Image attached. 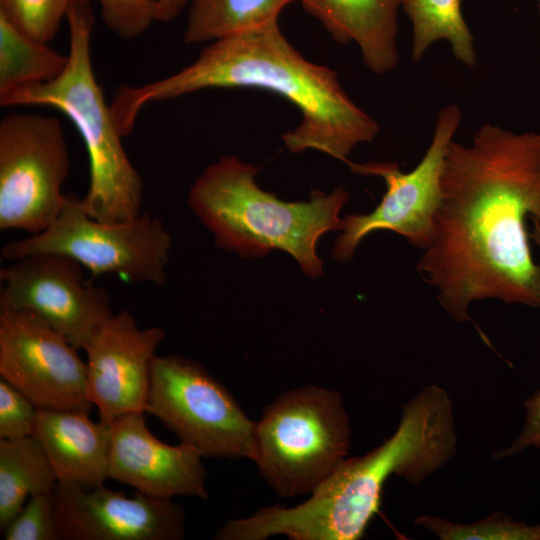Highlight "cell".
<instances>
[{
  "instance_id": "1",
  "label": "cell",
  "mask_w": 540,
  "mask_h": 540,
  "mask_svg": "<svg viewBox=\"0 0 540 540\" xmlns=\"http://www.w3.org/2000/svg\"><path fill=\"white\" fill-rule=\"evenodd\" d=\"M530 217L540 218V132L485 123L470 145L450 142L434 236L416 269L455 321H472L478 300L540 307Z\"/></svg>"
},
{
  "instance_id": "2",
  "label": "cell",
  "mask_w": 540,
  "mask_h": 540,
  "mask_svg": "<svg viewBox=\"0 0 540 540\" xmlns=\"http://www.w3.org/2000/svg\"><path fill=\"white\" fill-rule=\"evenodd\" d=\"M208 88H258L291 102L301 115L282 136L292 153L316 150L347 164L352 150L373 141L380 130L347 95L334 70L307 60L291 45L278 19L212 41L193 63L170 76L121 86L110 108L127 136L147 104Z\"/></svg>"
},
{
  "instance_id": "3",
  "label": "cell",
  "mask_w": 540,
  "mask_h": 540,
  "mask_svg": "<svg viewBox=\"0 0 540 540\" xmlns=\"http://www.w3.org/2000/svg\"><path fill=\"white\" fill-rule=\"evenodd\" d=\"M458 437L448 393L424 387L402 411L393 435L367 454L345 458L296 505L295 518L313 540H358L378 512L391 475L420 484L455 456Z\"/></svg>"
},
{
  "instance_id": "4",
  "label": "cell",
  "mask_w": 540,
  "mask_h": 540,
  "mask_svg": "<svg viewBox=\"0 0 540 540\" xmlns=\"http://www.w3.org/2000/svg\"><path fill=\"white\" fill-rule=\"evenodd\" d=\"M258 169L233 156L209 165L189 190L188 205L213 234L218 247L243 257L278 249L290 254L312 278L322 275L316 247L320 237L342 230L340 211L349 201L338 186L325 194L314 190L308 201L285 202L260 188Z\"/></svg>"
},
{
  "instance_id": "5",
  "label": "cell",
  "mask_w": 540,
  "mask_h": 540,
  "mask_svg": "<svg viewBox=\"0 0 540 540\" xmlns=\"http://www.w3.org/2000/svg\"><path fill=\"white\" fill-rule=\"evenodd\" d=\"M68 63L55 79L21 86L0 97L1 107L49 106L61 111L79 131L89 158L84 210L102 222H119L141 214L143 180L130 161L99 86L91 60L94 27L92 3L70 0Z\"/></svg>"
},
{
  "instance_id": "6",
  "label": "cell",
  "mask_w": 540,
  "mask_h": 540,
  "mask_svg": "<svg viewBox=\"0 0 540 540\" xmlns=\"http://www.w3.org/2000/svg\"><path fill=\"white\" fill-rule=\"evenodd\" d=\"M351 424L341 394L304 385L266 406L255 428L253 462L283 498L311 493L347 458Z\"/></svg>"
},
{
  "instance_id": "7",
  "label": "cell",
  "mask_w": 540,
  "mask_h": 540,
  "mask_svg": "<svg viewBox=\"0 0 540 540\" xmlns=\"http://www.w3.org/2000/svg\"><path fill=\"white\" fill-rule=\"evenodd\" d=\"M170 249V234L159 218L141 213L126 221H98L84 210L80 198L66 194L46 230L5 244L1 256L14 261L58 253L79 262L92 277L115 274L129 282L163 286Z\"/></svg>"
},
{
  "instance_id": "8",
  "label": "cell",
  "mask_w": 540,
  "mask_h": 540,
  "mask_svg": "<svg viewBox=\"0 0 540 540\" xmlns=\"http://www.w3.org/2000/svg\"><path fill=\"white\" fill-rule=\"evenodd\" d=\"M146 412L203 457L254 459L256 421L197 361L156 355Z\"/></svg>"
},
{
  "instance_id": "9",
  "label": "cell",
  "mask_w": 540,
  "mask_h": 540,
  "mask_svg": "<svg viewBox=\"0 0 540 540\" xmlns=\"http://www.w3.org/2000/svg\"><path fill=\"white\" fill-rule=\"evenodd\" d=\"M70 155L56 117L10 113L0 121V230L38 234L59 215Z\"/></svg>"
},
{
  "instance_id": "10",
  "label": "cell",
  "mask_w": 540,
  "mask_h": 540,
  "mask_svg": "<svg viewBox=\"0 0 540 540\" xmlns=\"http://www.w3.org/2000/svg\"><path fill=\"white\" fill-rule=\"evenodd\" d=\"M461 119L462 111L455 104L439 110L431 143L409 172L401 171L398 164L391 162L347 163L356 174L381 177L386 193L372 212L343 218V232L332 250L338 262L350 260L360 242L379 230L393 231L422 250L430 245L441 200L444 157Z\"/></svg>"
},
{
  "instance_id": "11",
  "label": "cell",
  "mask_w": 540,
  "mask_h": 540,
  "mask_svg": "<svg viewBox=\"0 0 540 540\" xmlns=\"http://www.w3.org/2000/svg\"><path fill=\"white\" fill-rule=\"evenodd\" d=\"M85 268L58 253L14 260L0 271V309L29 311L84 349L114 313L108 291L85 279Z\"/></svg>"
},
{
  "instance_id": "12",
  "label": "cell",
  "mask_w": 540,
  "mask_h": 540,
  "mask_svg": "<svg viewBox=\"0 0 540 540\" xmlns=\"http://www.w3.org/2000/svg\"><path fill=\"white\" fill-rule=\"evenodd\" d=\"M0 378L38 409L89 412L93 405L77 348L29 311L0 309Z\"/></svg>"
},
{
  "instance_id": "13",
  "label": "cell",
  "mask_w": 540,
  "mask_h": 540,
  "mask_svg": "<svg viewBox=\"0 0 540 540\" xmlns=\"http://www.w3.org/2000/svg\"><path fill=\"white\" fill-rule=\"evenodd\" d=\"M56 525L61 540H181L183 508L172 499L139 491L127 497L99 485L86 489L57 483Z\"/></svg>"
},
{
  "instance_id": "14",
  "label": "cell",
  "mask_w": 540,
  "mask_h": 540,
  "mask_svg": "<svg viewBox=\"0 0 540 540\" xmlns=\"http://www.w3.org/2000/svg\"><path fill=\"white\" fill-rule=\"evenodd\" d=\"M164 337L160 327L140 329L127 310L98 328L84 350L88 397L101 421L146 412L152 362Z\"/></svg>"
},
{
  "instance_id": "15",
  "label": "cell",
  "mask_w": 540,
  "mask_h": 540,
  "mask_svg": "<svg viewBox=\"0 0 540 540\" xmlns=\"http://www.w3.org/2000/svg\"><path fill=\"white\" fill-rule=\"evenodd\" d=\"M110 425V479L157 498H208L203 456L196 449L183 442H161L146 426L143 413L121 416Z\"/></svg>"
},
{
  "instance_id": "16",
  "label": "cell",
  "mask_w": 540,
  "mask_h": 540,
  "mask_svg": "<svg viewBox=\"0 0 540 540\" xmlns=\"http://www.w3.org/2000/svg\"><path fill=\"white\" fill-rule=\"evenodd\" d=\"M42 445L58 483L92 489L109 478L111 425L88 412L38 409L32 434Z\"/></svg>"
},
{
  "instance_id": "17",
  "label": "cell",
  "mask_w": 540,
  "mask_h": 540,
  "mask_svg": "<svg viewBox=\"0 0 540 540\" xmlns=\"http://www.w3.org/2000/svg\"><path fill=\"white\" fill-rule=\"evenodd\" d=\"M340 44L354 42L375 74L398 62L397 13L401 0H297Z\"/></svg>"
},
{
  "instance_id": "18",
  "label": "cell",
  "mask_w": 540,
  "mask_h": 540,
  "mask_svg": "<svg viewBox=\"0 0 540 540\" xmlns=\"http://www.w3.org/2000/svg\"><path fill=\"white\" fill-rule=\"evenodd\" d=\"M58 483L40 442L33 436L0 439V527L3 530L35 493Z\"/></svg>"
},
{
  "instance_id": "19",
  "label": "cell",
  "mask_w": 540,
  "mask_h": 540,
  "mask_svg": "<svg viewBox=\"0 0 540 540\" xmlns=\"http://www.w3.org/2000/svg\"><path fill=\"white\" fill-rule=\"evenodd\" d=\"M297 0H189L183 39L187 44L215 41L278 19Z\"/></svg>"
},
{
  "instance_id": "20",
  "label": "cell",
  "mask_w": 540,
  "mask_h": 540,
  "mask_svg": "<svg viewBox=\"0 0 540 540\" xmlns=\"http://www.w3.org/2000/svg\"><path fill=\"white\" fill-rule=\"evenodd\" d=\"M412 23V59L419 61L438 40L449 42L454 57L473 67L476 51L473 35L462 15L461 0H401Z\"/></svg>"
},
{
  "instance_id": "21",
  "label": "cell",
  "mask_w": 540,
  "mask_h": 540,
  "mask_svg": "<svg viewBox=\"0 0 540 540\" xmlns=\"http://www.w3.org/2000/svg\"><path fill=\"white\" fill-rule=\"evenodd\" d=\"M67 63L68 55L29 37L0 13V97L24 85L55 79Z\"/></svg>"
},
{
  "instance_id": "22",
  "label": "cell",
  "mask_w": 540,
  "mask_h": 540,
  "mask_svg": "<svg viewBox=\"0 0 540 540\" xmlns=\"http://www.w3.org/2000/svg\"><path fill=\"white\" fill-rule=\"evenodd\" d=\"M414 523L442 540H540V523L517 521L504 512H495L471 524L453 523L423 515Z\"/></svg>"
},
{
  "instance_id": "23",
  "label": "cell",
  "mask_w": 540,
  "mask_h": 540,
  "mask_svg": "<svg viewBox=\"0 0 540 540\" xmlns=\"http://www.w3.org/2000/svg\"><path fill=\"white\" fill-rule=\"evenodd\" d=\"M70 0H0V13L29 37L48 43L66 19Z\"/></svg>"
},
{
  "instance_id": "24",
  "label": "cell",
  "mask_w": 540,
  "mask_h": 540,
  "mask_svg": "<svg viewBox=\"0 0 540 540\" xmlns=\"http://www.w3.org/2000/svg\"><path fill=\"white\" fill-rule=\"evenodd\" d=\"M3 530L5 540H58L54 491L31 495Z\"/></svg>"
},
{
  "instance_id": "25",
  "label": "cell",
  "mask_w": 540,
  "mask_h": 540,
  "mask_svg": "<svg viewBox=\"0 0 540 540\" xmlns=\"http://www.w3.org/2000/svg\"><path fill=\"white\" fill-rule=\"evenodd\" d=\"M97 2L106 27L122 39L142 35L156 21L157 0H81Z\"/></svg>"
},
{
  "instance_id": "26",
  "label": "cell",
  "mask_w": 540,
  "mask_h": 540,
  "mask_svg": "<svg viewBox=\"0 0 540 540\" xmlns=\"http://www.w3.org/2000/svg\"><path fill=\"white\" fill-rule=\"evenodd\" d=\"M38 408L12 384L0 378V439L33 434Z\"/></svg>"
},
{
  "instance_id": "27",
  "label": "cell",
  "mask_w": 540,
  "mask_h": 540,
  "mask_svg": "<svg viewBox=\"0 0 540 540\" xmlns=\"http://www.w3.org/2000/svg\"><path fill=\"white\" fill-rule=\"evenodd\" d=\"M530 238L540 248V219L532 220ZM526 419L523 429L514 442L493 454L495 459L511 457L530 447H540V389L524 403Z\"/></svg>"
},
{
  "instance_id": "28",
  "label": "cell",
  "mask_w": 540,
  "mask_h": 540,
  "mask_svg": "<svg viewBox=\"0 0 540 540\" xmlns=\"http://www.w3.org/2000/svg\"><path fill=\"white\" fill-rule=\"evenodd\" d=\"M188 2L189 0H157L156 21L169 22L174 20Z\"/></svg>"
},
{
  "instance_id": "29",
  "label": "cell",
  "mask_w": 540,
  "mask_h": 540,
  "mask_svg": "<svg viewBox=\"0 0 540 540\" xmlns=\"http://www.w3.org/2000/svg\"><path fill=\"white\" fill-rule=\"evenodd\" d=\"M538 3H539V12H540V0H538Z\"/></svg>"
}]
</instances>
